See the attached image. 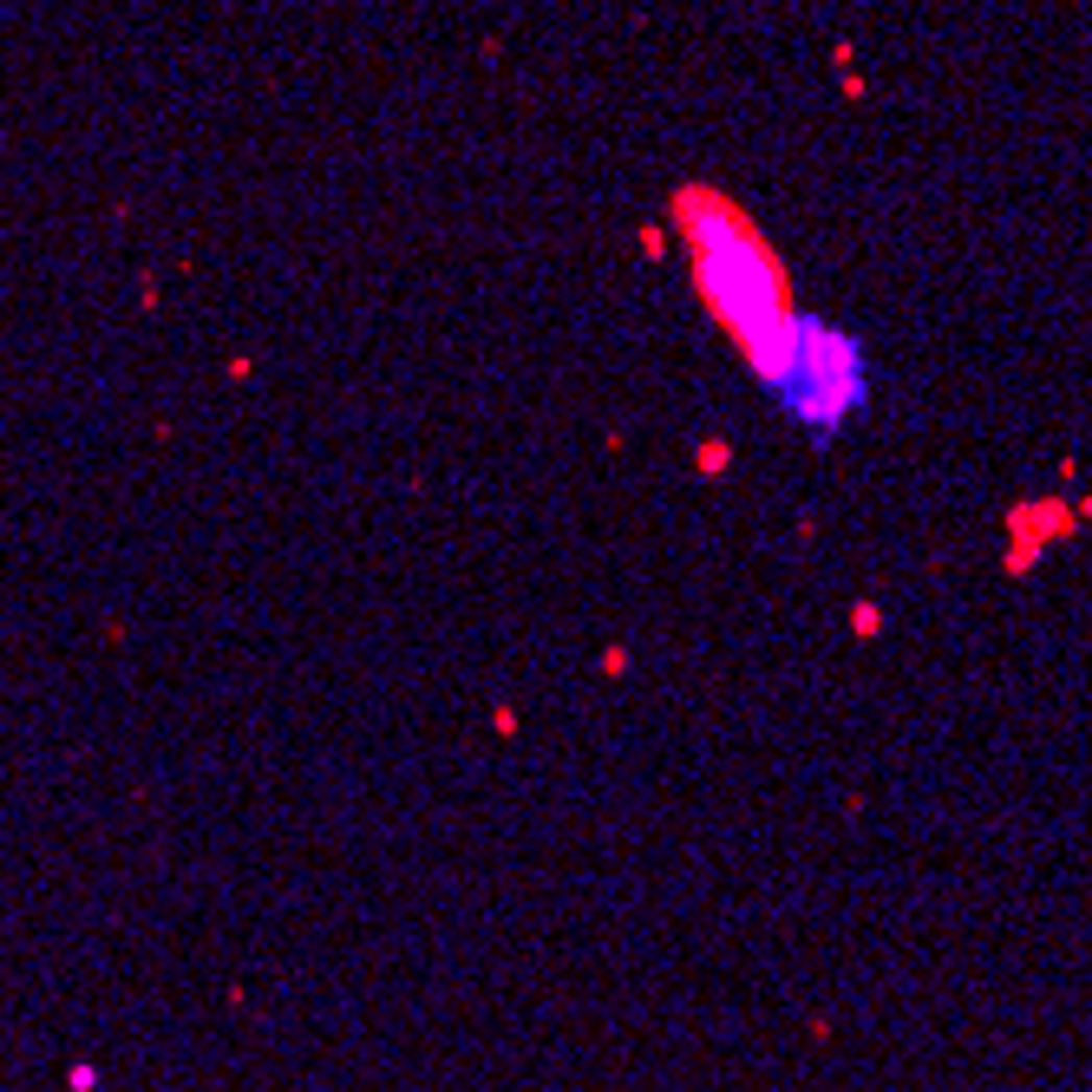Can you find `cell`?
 Wrapping results in <instances>:
<instances>
[{
	"label": "cell",
	"instance_id": "6da1fadb",
	"mask_svg": "<svg viewBox=\"0 0 1092 1092\" xmlns=\"http://www.w3.org/2000/svg\"><path fill=\"white\" fill-rule=\"evenodd\" d=\"M674 223L687 236V262H694V288L713 308V321L739 341L746 367L759 360L779 334L792 327V301H785V269L766 249V236L752 229V216L739 203H726L720 190L687 184L674 197Z\"/></svg>",
	"mask_w": 1092,
	"mask_h": 1092
},
{
	"label": "cell",
	"instance_id": "7a4b0ae2",
	"mask_svg": "<svg viewBox=\"0 0 1092 1092\" xmlns=\"http://www.w3.org/2000/svg\"><path fill=\"white\" fill-rule=\"evenodd\" d=\"M752 373H759L766 393L811 432L851 426L864 412V399H870V367H864L857 334L818 321V314H792V327L752 360Z\"/></svg>",
	"mask_w": 1092,
	"mask_h": 1092
}]
</instances>
